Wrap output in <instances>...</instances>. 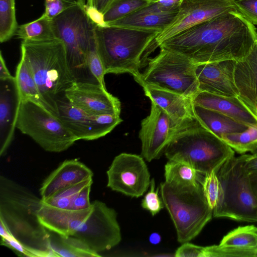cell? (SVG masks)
<instances>
[{"label": "cell", "instance_id": "cell-35", "mask_svg": "<svg viewBox=\"0 0 257 257\" xmlns=\"http://www.w3.org/2000/svg\"><path fill=\"white\" fill-rule=\"evenodd\" d=\"M204 257H257V248L224 247L213 245L203 247Z\"/></svg>", "mask_w": 257, "mask_h": 257}, {"label": "cell", "instance_id": "cell-6", "mask_svg": "<svg viewBox=\"0 0 257 257\" xmlns=\"http://www.w3.org/2000/svg\"><path fill=\"white\" fill-rule=\"evenodd\" d=\"M248 154L229 158L215 171L221 186L214 217L257 222V199L245 168Z\"/></svg>", "mask_w": 257, "mask_h": 257}, {"label": "cell", "instance_id": "cell-26", "mask_svg": "<svg viewBox=\"0 0 257 257\" xmlns=\"http://www.w3.org/2000/svg\"><path fill=\"white\" fill-rule=\"evenodd\" d=\"M15 77L21 101H32L58 116L53 107L44 98L37 85L30 68L22 57L17 67Z\"/></svg>", "mask_w": 257, "mask_h": 257}, {"label": "cell", "instance_id": "cell-4", "mask_svg": "<svg viewBox=\"0 0 257 257\" xmlns=\"http://www.w3.org/2000/svg\"><path fill=\"white\" fill-rule=\"evenodd\" d=\"M21 50L40 91L58 116L57 99L76 81L63 42L56 38L22 40Z\"/></svg>", "mask_w": 257, "mask_h": 257}, {"label": "cell", "instance_id": "cell-3", "mask_svg": "<svg viewBox=\"0 0 257 257\" xmlns=\"http://www.w3.org/2000/svg\"><path fill=\"white\" fill-rule=\"evenodd\" d=\"M161 32L128 27L95 25V39L105 74L128 73L138 78L147 66L148 56L156 48Z\"/></svg>", "mask_w": 257, "mask_h": 257}, {"label": "cell", "instance_id": "cell-1", "mask_svg": "<svg viewBox=\"0 0 257 257\" xmlns=\"http://www.w3.org/2000/svg\"><path fill=\"white\" fill-rule=\"evenodd\" d=\"M257 42L254 25L237 11L197 24L161 43L196 64L246 57Z\"/></svg>", "mask_w": 257, "mask_h": 257}, {"label": "cell", "instance_id": "cell-10", "mask_svg": "<svg viewBox=\"0 0 257 257\" xmlns=\"http://www.w3.org/2000/svg\"><path fill=\"white\" fill-rule=\"evenodd\" d=\"M16 128L49 152H63L78 141L57 116L30 101H21Z\"/></svg>", "mask_w": 257, "mask_h": 257}, {"label": "cell", "instance_id": "cell-9", "mask_svg": "<svg viewBox=\"0 0 257 257\" xmlns=\"http://www.w3.org/2000/svg\"><path fill=\"white\" fill-rule=\"evenodd\" d=\"M196 65L179 54L160 48L157 56L149 58L146 69L135 80L141 86L167 90L193 99L199 92Z\"/></svg>", "mask_w": 257, "mask_h": 257}, {"label": "cell", "instance_id": "cell-24", "mask_svg": "<svg viewBox=\"0 0 257 257\" xmlns=\"http://www.w3.org/2000/svg\"><path fill=\"white\" fill-rule=\"evenodd\" d=\"M177 13L153 12L146 10L144 7L108 25L141 30H157L161 33L171 24Z\"/></svg>", "mask_w": 257, "mask_h": 257}, {"label": "cell", "instance_id": "cell-7", "mask_svg": "<svg viewBox=\"0 0 257 257\" xmlns=\"http://www.w3.org/2000/svg\"><path fill=\"white\" fill-rule=\"evenodd\" d=\"M160 189L164 205L175 227L178 242L183 243L192 240L213 216L201 183L179 185L165 181Z\"/></svg>", "mask_w": 257, "mask_h": 257}, {"label": "cell", "instance_id": "cell-45", "mask_svg": "<svg viewBox=\"0 0 257 257\" xmlns=\"http://www.w3.org/2000/svg\"><path fill=\"white\" fill-rule=\"evenodd\" d=\"M86 4L95 7L100 12L103 13L114 0H86Z\"/></svg>", "mask_w": 257, "mask_h": 257}, {"label": "cell", "instance_id": "cell-21", "mask_svg": "<svg viewBox=\"0 0 257 257\" xmlns=\"http://www.w3.org/2000/svg\"><path fill=\"white\" fill-rule=\"evenodd\" d=\"M193 103L217 111L248 126H257V117L238 97L199 91L193 98Z\"/></svg>", "mask_w": 257, "mask_h": 257}, {"label": "cell", "instance_id": "cell-13", "mask_svg": "<svg viewBox=\"0 0 257 257\" xmlns=\"http://www.w3.org/2000/svg\"><path fill=\"white\" fill-rule=\"evenodd\" d=\"M58 117L77 140L98 139L111 132L122 121L120 115H94L71 104L64 95L56 100Z\"/></svg>", "mask_w": 257, "mask_h": 257}, {"label": "cell", "instance_id": "cell-18", "mask_svg": "<svg viewBox=\"0 0 257 257\" xmlns=\"http://www.w3.org/2000/svg\"><path fill=\"white\" fill-rule=\"evenodd\" d=\"M21 102L15 80L1 81L0 155H4L11 145L16 128Z\"/></svg>", "mask_w": 257, "mask_h": 257}, {"label": "cell", "instance_id": "cell-11", "mask_svg": "<svg viewBox=\"0 0 257 257\" xmlns=\"http://www.w3.org/2000/svg\"><path fill=\"white\" fill-rule=\"evenodd\" d=\"M92 210L73 236L84 242L93 252L110 249L121 240L117 213L104 202H91Z\"/></svg>", "mask_w": 257, "mask_h": 257}, {"label": "cell", "instance_id": "cell-19", "mask_svg": "<svg viewBox=\"0 0 257 257\" xmlns=\"http://www.w3.org/2000/svg\"><path fill=\"white\" fill-rule=\"evenodd\" d=\"M92 210L91 207L83 210L55 207L42 201L38 211L41 223L49 231L64 236H72L85 222Z\"/></svg>", "mask_w": 257, "mask_h": 257}, {"label": "cell", "instance_id": "cell-33", "mask_svg": "<svg viewBox=\"0 0 257 257\" xmlns=\"http://www.w3.org/2000/svg\"><path fill=\"white\" fill-rule=\"evenodd\" d=\"M149 0H114L103 13L108 24L136 12L152 3Z\"/></svg>", "mask_w": 257, "mask_h": 257}, {"label": "cell", "instance_id": "cell-41", "mask_svg": "<svg viewBox=\"0 0 257 257\" xmlns=\"http://www.w3.org/2000/svg\"><path fill=\"white\" fill-rule=\"evenodd\" d=\"M93 182L84 186L77 194L73 201L69 209L73 210H83L91 207L89 195Z\"/></svg>", "mask_w": 257, "mask_h": 257}, {"label": "cell", "instance_id": "cell-22", "mask_svg": "<svg viewBox=\"0 0 257 257\" xmlns=\"http://www.w3.org/2000/svg\"><path fill=\"white\" fill-rule=\"evenodd\" d=\"M146 96L176 123L186 124L195 118L193 99L180 94L150 86H142Z\"/></svg>", "mask_w": 257, "mask_h": 257}, {"label": "cell", "instance_id": "cell-12", "mask_svg": "<svg viewBox=\"0 0 257 257\" xmlns=\"http://www.w3.org/2000/svg\"><path fill=\"white\" fill-rule=\"evenodd\" d=\"M107 187L128 196H142L150 185V174L143 157L121 153L113 160L106 172Z\"/></svg>", "mask_w": 257, "mask_h": 257}, {"label": "cell", "instance_id": "cell-43", "mask_svg": "<svg viewBox=\"0 0 257 257\" xmlns=\"http://www.w3.org/2000/svg\"><path fill=\"white\" fill-rule=\"evenodd\" d=\"M84 9L88 18L95 25L100 27L109 26L104 21L103 14L95 7L86 4L84 6Z\"/></svg>", "mask_w": 257, "mask_h": 257}, {"label": "cell", "instance_id": "cell-39", "mask_svg": "<svg viewBox=\"0 0 257 257\" xmlns=\"http://www.w3.org/2000/svg\"><path fill=\"white\" fill-rule=\"evenodd\" d=\"M237 12L253 25H257V0H233Z\"/></svg>", "mask_w": 257, "mask_h": 257}, {"label": "cell", "instance_id": "cell-50", "mask_svg": "<svg viewBox=\"0 0 257 257\" xmlns=\"http://www.w3.org/2000/svg\"><path fill=\"white\" fill-rule=\"evenodd\" d=\"M250 153L252 155H257V147L252 150Z\"/></svg>", "mask_w": 257, "mask_h": 257}, {"label": "cell", "instance_id": "cell-30", "mask_svg": "<svg viewBox=\"0 0 257 257\" xmlns=\"http://www.w3.org/2000/svg\"><path fill=\"white\" fill-rule=\"evenodd\" d=\"M219 245L224 247L257 248V227L239 226L222 238Z\"/></svg>", "mask_w": 257, "mask_h": 257}, {"label": "cell", "instance_id": "cell-14", "mask_svg": "<svg viewBox=\"0 0 257 257\" xmlns=\"http://www.w3.org/2000/svg\"><path fill=\"white\" fill-rule=\"evenodd\" d=\"M236 11L233 0H182L179 11L171 24L155 40L158 45L164 41L200 23Z\"/></svg>", "mask_w": 257, "mask_h": 257}, {"label": "cell", "instance_id": "cell-28", "mask_svg": "<svg viewBox=\"0 0 257 257\" xmlns=\"http://www.w3.org/2000/svg\"><path fill=\"white\" fill-rule=\"evenodd\" d=\"M164 176L166 182L179 185H196L201 183L203 178L190 165L170 160L165 166Z\"/></svg>", "mask_w": 257, "mask_h": 257}, {"label": "cell", "instance_id": "cell-23", "mask_svg": "<svg viewBox=\"0 0 257 257\" xmlns=\"http://www.w3.org/2000/svg\"><path fill=\"white\" fill-rule=\"evenodd\" d=\"M234 80L238 97L257 117V42L246 57L236 61Z\"/></svg>", "mask_w": 257, "mask_h": 257}, {"label": "cell", "instance_id": "cell-32", "mask_svg": "<svg viewBox=\"0 0 257 257\" xmlns=\"http://www.w3.org/2000/svg\"><path fill=\"white\" fill-rule=\"evenodd\" d=\"M15 0H0V42L4 43L16 35L18 27Z\"/></svg>", "mask_w": 257, "mask_h": 257}, {"label": "cell", "instance_id": "cell-25", "mask_svg": "<svg viewBox=\"0 0 257 257\" xmlns=\"http://www.w3.org/2000/svg\"><path fill=\"white\" fill-rule=\"evenodd\" d=\"M193 113L201 125L220 139L226 134L243 132L249 127L217 111L194 104Z\"/></svg>", "mask_w": 257, "mask_h": 257}, {"label": "cell", "instance_id": "cell-5", "mask_svg": "<svg viewBox=\"0 0 257 257\" xmlns=\"http://www.w3.org/2000/svg\"><path fill=\"white\" fill-rule=\"evenodd\" d=\"M164 153L169 160L185 163L204 176L234 156L231 147L195 118L176 132Z\"/></svg>", "mask_w": 257, "mask_h": 257}, {"label": "cell", "instance_id": "cell-38", "mask_svg": "<svg viewBox=\"0 0 257 257\" xmlns=\"http://www.w3.org/2000/svg\"><path fill=\"white\" fill-rule=\"evenodd\" d=\"M150 186V189L144 196L141 205L144 209L148 210L154 216L164 207V204L158 195L159 188L155 189V181L154 178L151 180Z\"/></svg>", "mask_w": 257, "mask_h": 257}, {"label": "cell", "instance_id": "cell-40", "mask_svg": "<svg viewBox=\"0 0 257 257\" xmlns=\"http://www.w3.org/2000/svg\"><path fill=\"white\" fill-rule=\"evenodd\" d=\"M78 3L76 0H54L45 2V10L43 14L52 19L69 8Z\"/></svg>", "mask_w": 257, "mask_h": 257}, {"label": "cell", "instance_id": "cell-37", "mask_svg": "<svg viewBox=\"0 0 257 257\" xmlns=\"http://www.w3.org/2000/svg\"><path fill=\"white\" fill-rule=\"evenodd\" d=\"M89 69L98 82L105 87L104 68L100 57L98 53L95 39L92 42L88 56Z\"/></svg>", "mask_w": 257, "mask_h": 257}, {"label": "cell", "instance_id": "cell-42", "mask_svg": "<svg viewBox=\"0 0 257 257\" xmlns=\"http://www.w3.org/2000/svg\"><path fill=\"white\" fill-rule=\"evenodd\" d=\"M176 257H203V246L189 242L183 243L176 250Z\"/></svg>", "mask_w": 257, "mask_h": 257}, {"label": "cell", "instance_id": "cell-51", "mask_svg": "<svg viewBox=\"0 0 257 257\" xmlns=\"http://www.w3.org/2000/svg\"><path fill=\"white\" fill-rule=\"evenodd\" d=\"M149 1H151L152 2H156V1H159V0H149Z\"/></svg>", "mask_w": 257, "mask_h": 257}, {"label": "cell", "instance_id": "cell-47", "mask_svg": "<svg viewBox=\"0 0 257 257\" xmlns=\"http://www.w3.org/2000/svg\"><path fill=\"white\" fill-rule=\"evenodd\" d=\"M249 178L253 192L257 199V173L249 174Z\"/></svg>", "mask_w": 257, "mask_h": 257}, {"label": "cell", "instance_id": "cell-17", "mask_svg": "<svg viewBox=\"0 0 257 257\" xmlns=\"http://www.w3.org/2000/svg\"><path fill=\"white\" fill-rule=\"evenodd\" d=\"M236 61L233 60L197 64L195 73L199 91L228 97H238L234 80Z\"/></svg>", "mask_w": 257, "mask_h": 257}, {"label": "cell", "instance_id": "cell-20", "mask_svg": "<svg viewBox=\"0 0 257 257\" xmlns=\"http://www.w3.org/2000/svg\"><path fill=\"white\" fill-rule=\"evenodd\" d=\"M92 171L78 160H65L42 184L41 198L44 201L60 190L92 178Z\"/></svg>", "mask_w": 257, "mask_h": 257}, {"label": "cell", "instance_id": "cell-49", "mask_svg": "<svg viewBox=\"0 0 257 257\" xmlns=\"http://www.w3.org/2000/svg\"><path fill=\"white\" fill-rule=\"evenodd\" d=\"M78 3L81 5L82 6L84 7V6L86 4V0H77Z\"/></svg>", "mask_w": 257, "mask_h": 257}, {"label": "cell", "instance_id": "cell-46", "mask_svg": "<svg viewBox=\"0 0 257 257\" xmlns=\"http://www.w3.org/2000/svg\"><path fill=\"white\" fill-rule=\"evenodd\" d=\"M244 166L249 174L257 173V155L248 154Z\"/></svg>", "mask_w": 257, "mask_h": 257}, {"label": "cell", "instance_id": "cell-29", "mask_svg": "<svg viewBox=\"0 0 257 257\" xmlns=\"http://www.w3.org/2000/svg\"><path fill=\"white\" fill-rule=\"evenodd\" d=\"M16 35L22 40H46L55 38L51 19L44 14L34 21L19 26Z\"/></svg>", "mask_w": 257, "mask_h": 257}, {"label": "cell", "instance_id": "cell-15", "mask_svg": "<svg viewBox=\"0 0 257 257\" xmlns=\"http://www.w3.org/2000/svg\"><path fill=\"white\" fill-rule=\"evenodd\" d=\"M188 123H176L151 102L150 113L142 120L139 134L142 144L141 156L148 162L158 159L176 132Z\"/></svg>", "mask_w": 257, "mask_h": 257}, {"label": "cell", "instance_id": "cell-27", "mask_svg": "<svg viewBox=\"0 0 257 257\" xmlns=\"http://www.w3.org/2000/svg\"><path fill=\"white\" fill-rule=\"evenodd\" d=\"M50 246L55 256L97 257L101 255L91 250L79 239L73 236H64L50 231Z\"/></svg>", "mask_w": 257, "mask_h": 257}, {"label": "cell", "instance_id": "cell-31", "mask_svg": "<svg viewBox=\"0 0 257 257\" xmlns=\"http://www.w3.org/2000/svg\"><path fill=\"white\" fill-rule=\"evenodd\" d=\"M221 139L239 154L250 152L257 147V126H249L243 132L223 135Z\"/></svg>", "mask_w": 257, "mask_h": 257}, {"label": "cell", "instance_id": "cell-48", "mask_svg": "<svg viewBox=\"0 0 257 257\" xmlns=\"http://www.w3.org/2000/svg\"><path fill=\"white\" fill-rule=\"evenodd\" d=\"M149 240L153 244H158L161 241V236L157 233H153L150 235Z\"/></svg>", "mask_w": 257, "mask_h": 257}, {"label": "cell", "instance_id": "cell-8", "mask_svg": "<svg viewBox=\"0 0 257 257\" xmlns=\"http://www.w3.org/2000/svg\"><path fill=\"white\" fill-rule=\"evenodd\" d=\"M55 38L64 43L67 58L76 81L98 83L91 73L88 56L95 39V25L78 2L51 19Z\"/></svg>", "mask_w": 257, "mask_h": 257}, {"label": "cell", "instance_id": "cell-36", "mask_svg": "<svg viewBox=\"0 0 257 257\" xmlns=\"http://www.w3.org/2000/svg\"><path fill=\"white\" fill-rule=\"evenodd\" d=\"M204 194L210 207H215L220 193L221 186L215 170L205 175L201 182Z\"/></svg>", "mask_w": 257, "mask_h": 257}, {"label": "cell", "instance_id": "cell-2", "mask_svg": "<svg viewBox=\"0 0 257 257\" xmlns=\"http://www.w3.org/2000/svg\"><path fill=\"white\" fill-rule=\"evenodd\" d=\"M42 204L41 198L28 189L0 177V230L20 244L26 256H55L50 231L38 217Z\"/></svg>", "mask_w": 257, "mask_h": 257}, {"label": "cell", "instance_id": "cell-34", "mask_svg": "<svg viewBox=\"0 0 257 257\" xmlns=\"http://www.w3.org/2000/svg\"><path fill=\"white\" fill-rule=\"evenodd\" d=\"M93 182L92 178L84 180L76 184L69 186L57 192L43 202L51 206L69 209L79 192L86 185Z\"/></svg>", "mask_w": 257, "mask_h": 257}, {"label": "cell", "instance_id": "cell-16", "mask_svg": "<svg viewBox=\"0 0 257 257\" xmlns=\"http://www.w3.org/2000/svg\"><path fill=\"white\" fill-rule=\"evenodd\" d=\"M64 96L73 105L91 114L120 113L119 99L99 83L76 81L65 91Z\"/></svg>", "mask_w": 257, "mask_h": 257}, {"label": "cell", "instance_id": "cell-44", "mask_svg": "<svg viewBox=\"0 0 257 257\" xmlns=\"http://www.w3.org/2000/svg\"><path fill=\"white\" fill-rule=\"evenodd\" d=\"M15 79V77L13 76L10 73L5 61L3 56L2 53H0V80L1 81L13 80Z\"/></svg>", "mask_w": 257, "mask_h": 257}, {"label": "cell", "instance_id": "cell-52", "mask_svg": "<svg viewBox=\"0 0 257 257\" xmlns=\"http://www.w3.org/2000/svg\"><path fill=\"white\" fill-rule=\"evenodd\" d=\"M54 0H46V1H53Z\"/></svg>", "mask_w": 257, "mask_h": 257}]
</instances>
